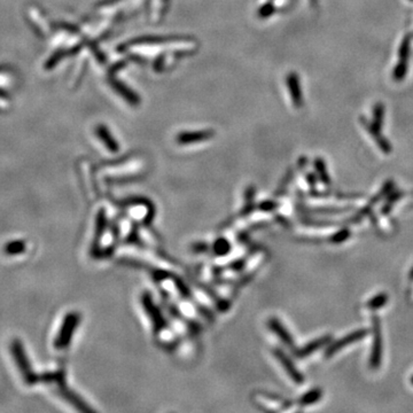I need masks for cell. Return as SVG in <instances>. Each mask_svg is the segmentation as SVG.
Segmentation results:
<instances>
[{
  "mask_svg": "<svg viewBox=\"0 0 413 413\" xmlns=\"http://www.w3.org/2000/svg\"><path fill=\"white\" fill-rule=\"evenodd\" d=\"M372 331H373V343H372L370 366L372 370H378L382 361V334L380 319L377 316L372 317Z\"/></svg>",
  "mask_w": 413,
  "mask_h": 413,
  "instance_id": "obj_1",
  "label": "cell"
},
{
  "mask_svg": "<svg viewBox=\"0 0 413 413\" xmlns=\"http://www.w3.org/2000/svg\"><path fill=\"white\" fill-rule=\"evenodd\" d=\"M410 45H411V37L410 35H406L404 37L402 43H400L399 51H398V61L396 67L392 71V78L396 81H400L405 78L407 67H408V58H410Z\"/></svg>",
  "mask_w": 413,
  "mask_h": 413,
  "instance_id": "obj_2",
  "label": "cell"
},
{
  "mask_svg": "<svg viewBox=\"0 0 413 413\" xmlns=\"http://www.w3.org/2000/svg\"><path fill=\"white\" fill-rule=\"evenodd\" d=\"M366 335H367V331L366 329H357L353 333L346 335V337H343L342 339H340V340L333 342L332 345L328 347V349H327L326 353H325V357L326 358L332 357L333 355L339 353V351L342 350L343 348H345V347L353 345V343H355V342L361 341L362 339H364L366 337Z\"/></svg>",
  "mask_w": 413,
  "mask_h": 413,
  "instance_id": "obj_3",
  "label": "cell"
},
{
  "mask_svg": "<svg viewBox=\"0 0 413 413\" xmlns=\"http://www.w3.org/2000/svg\"><path fill=\"white\" fill-rule=\"evenodd\" d=\"M361 123L364 128H365L367 132L370 133V136L373 138V140L377 142L379 148L381 149L383 153L389 154L392 149L391 145H390V142L382 136L381 128H379V126L375 125L373 122H369L366 118H364V117L361 118Z\"/></svg>",
  "mask_w": 413,
  "mask_h": 413,
  "instance_id": "obj_4",
  "label": "cell"
},
{
  "mask_svg": "<svg viewBox=\"0 0 413 413\" xmlns=\"http://www.w3.org/2000/svg\"><path fill=\"white\" fill-rule=\"evenodd\" d=\"M275 355H276V357L278 358V361L280 362L281 365L284 366L285 371L287 372L289 378L292 379L294 382H296V383L304 382V377L302 375L301 372L296 369L295 365H294V363L290 361V358L288 357L287 355L284 354L281 350H276Z\"/></svg>",
  "mask_w": 413,
  "mask_h": 413,
  "instance_id": "obj_5",
  "label": "cell"
},
{
  "mask_svg": "<svg viewBox=\"0 0 413 413\" xmlns=\"http://www.w3.org/2000/svg\"><path fill=\"white\" fill-rule=\"evenodd\" d=\"M287 87L289 90V95L292 98L293 105L296 108H301L303 106V97H302L301 92V85L300 79L295 72H290L287 76Z\"/></svg>",
  "mask_w": 413,
  "mask_h": 413,
  "instance_id": "obj_6",
  "label": "cell"
},
{
  "mask_svg": "<svg viewBox=\"0 0 413 413\" xmlns=\"http://www.w3.org/2000/svg\"><path fill=\"white\" fill-rule=\"evenodd\" d=\"M331 341V337L329 335H325V337H321V338H318L316 340L313 341H310L309 343H306V345L303 347V348L298 349L296 351V355L297 357L300 358H304V357H308L313 353H316L318 349L322 348V347L326 346L327 343Z\"/></svg>",
  "mask_w": 413,
  "mask_h": 413,
  "instance_id": "obj_7",
  "label": "cell"
},
{
  "mask_svg": "<svg viewBox=\"0 0 413 413\" xmlns=\"http://www.w3.org/2000/svg\"><path fill=\"white\" fill-rule=\"evenodd\" d=\"M269 326H270V328H271L273 332H275L278 337L280 338V340L283 341L286 346H288V347L294 346V340H293L292 335L287 332V329L285 328L284 325L281 324L277 318L270 319Z\"/></svg>",
  "mask_w": 413,
  "mask_h": 413,
  "instance_id": "obj_8",
  "label": "cell"
},
{
  "mask_svg": "<svg viewBox=\"0 0 413 413\" xmlns=\"http://www.w3.org/2000/svg\"><path fill=\"white\" fill-rule=\"evenodd\" d=\"M322 397V390L319 389V388H314V389L309 390L308 392L302 396L300 398V405L302 406H308L312 405V404L317 403L318 400H320Z\"/></svg>",
  "mask_w": 413,
  "mask_h": 413,
  "instance_id": "obj_9",
  "label": "cell"
},
{
  "mask_svg": "<svg viewBox=\"0 0 413 413\" xmlns=\"http://www.w3.org/2000/svg\"><path fill=\"white\" fill-rule=\"evenodd\" d=\"M314 169H316L318 177L321 181V183H324V185L326 186H329L331 178L328 176V173H327V168H326L324 159H321V158L314 159Z\"/></svg>",
  "mask_w": 413,
  "mask_h": 413,
  "instance_id": "obj_10",
  "label": "cell"
},
{
  "mask_svg": "<svg viewBox=\"0 0 413 413\" xmlns=\"http://www.w3.org/2000/svg\"><path fill=\"white\" fill-rule=\"evenodd\" d=\"M211 132H195V133H182L178 137V141L182 144H189V142H194L199 140H203L211 136Z\"/></svg>",
  "mask_w": 413,
  "mask_h": 413,
  "instance_id": "obj_11",
  "label": "cell"
},
{
  "mask_svg": "<svg viewBox=\"0 0 413 413\" xmlns=\"http://www.w3.org/2000/svg\"><path fill=\"white\" fill-rule=\"evenodd\" d=\"M388 302V295L387 293H380L378 295H375L371 298V300L367 302L366 306L369 308L372 311H374V310H379L380 308H382L387 304Z\"/></svg>",
  "mask_w": 413,
  "mask_h": 413,
  "instance_id": "obj_12",
  "label": "cell"
},
{
  "mask_svg": "<svg viewBox=\"0 0 413 413\" xmlns=\"http://www.w3.org/2000/svg\"><path fill=\"white\" fill-rule=\"evenodd\" d=\"M77 321H78V317H77L76 314L68 317V319H67V329L63 331L62 335L60 337V341L62 343H64V345L69 341V337L71 335V329L75 328Z\"/></svg>",
  "mask_w": 413,
  "mask_h": 413,
  "instance_id": "obj_13",
  "label": "cell"
},
{
  "mask_svg": "<svg viewBox=\"0 0 413 413\" xmlns=\"http://www.w3.org/2000/svg\"><path fill=\"white\" fill-rule=\"evenodd\" d=\"M373 123L379 126V128H382L383 125V118H384V107L382 104H378L374 105L373 107Z\"/></svg>",
  "mask_w": 413,
  "mask_h": 413,
  "instance_id": "obj_14",
  "label": "cell"
},
{
  "mask_svg": "<svg viewBox=\"0 0 413 413\" xmlns=\"http://www.w3.org/2000/svg\"><path fill=\"white\" fill-rule=\"evenodd\" d=\"M98 133H99L100 138H102V140L105 141V144H106V146L108 147V149L113 150V152H116V150H117L116 142L113 140L112 137L109 138L108 132L105 130V128H99V129H98Z\"/></svg>",
  "mask_w": 413,
  "mask_h": 413,
  "instance_id": "obj_15",
  "label": "cell"
},
{
  "mask_svg": "<svg viewBox=\"0 0 413 413\" xmlns=\"http://www.w3.org/2000/svg\"><path fill=\"white\" fill-rule=\"evenodd\" d=\"M350 234H351V233H350V231L348 230V228H343V230L337 232L334 235H332L331 238H328L329 239L328 241H329V242L337 243V244L342 243L349 238Z\"/></svg>",
  "mask_w": 413,
  "mask_h": 413,
  "instance_id": "obj_16",
  "label": "cell"
},
{
  "mask_svg": "<svg viewBox=\"0 0 413 413\" xmlns=\"http://www.w3.org/2000/svg\"><path fill=\"white\" fill-rule=\"evenodd\" d=\"M275 11H276L275 7H273L271 4H268V5L262 7V10L260 12V15L262 16V18H268V16L271 15Z\"/></svg>",
  "mask_w": 413,
  "mask_h": 413,
  "instance_id": "obj_17",
  "label": "cell"
},
{
  "mask_svg": "<svg viewBox=\"0 0 413 413\" xmlns=\"http://www.w3.org/2000/svg\"><path fill=\"white\" fill-rule=\"evenodd\" d=\"M276 207H277V204H276V203H273V202H271V201L264 202V203L262 204V206H261V208H263L264 210H272V209H275Z\"/></svg>",
  "mask_w": 413,
  "mask_h": 413,
  "instance_id": "obj_18",
  "label": "cell"
},
{
  "mask_svg": "<svg viewBox=\"0 0 413 413\" xmlns=\"http://www.w3.org/2000/svg\"><path fill=\"white\" fill-rule=\"evenodd\" d=\"M306 179H308L309 185L314 187V185H316V178H314L313 174H308V176H306Z\"/></svg>",
  "mask_w": 413,
  "mask_h": 413,
  "instance_id": "obj_19",
  "label": "cell"
},
{
  "mask_svg": "<svg viewBox=\"0 0 413 413\" xmlns=\"http://www.w3.org/2000/svg\"><path fill=\"white\" fill-rule=\"evenodd\" d=\"M410 382H411V384L413 386V375L411 377V380H410Z\"/></svg>",
  "mask_w": 413,
  "mask_h": 413,
  "instance_id": "obj_20",
  "label": "cell"
},
{
  "mask_svg": "<svg viewBox=\"0 0 413 413\" xmlns=\"http://www.w3.org/2000/svg\"><path fill=\"white\" fill-rule=\"evenodd\" d=\"M316 3H317V0H311V4H313V5H314V4H316Z\"/></svg>",
  "mask_w": 413,
  "mask_h": 413,
  "instance_id": "obj_21",
  "label": "cell"
},
{
  "mask_svg": "<svg viewBox=\"0 0 413 413\" xmlns=\"http://www.w3.org/2000/svg\"><path fill=\"white\" fill-rule=\"evenodd\" d=\"M408 2H413V0H408Z\"/></svg>",
  "mask_w": 413,
  "mask_h": 413,
  "instance_id": "obj_22",
  "label": "cell"
}]
</instances>
